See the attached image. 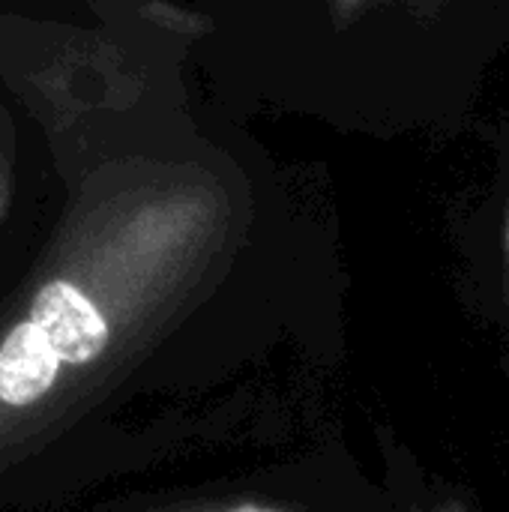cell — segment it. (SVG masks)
Segmentation results:
<instances>
[{
  "mask_svg": "<svg viewBox=\"0 0 509 512\" xmlns=\"http://www.w3.org/2000/svg\"><path fill=\"white\" fill-rule=\"evenodd\" d=\"M147 512H288L273 504H258V501H189V504H171L159 510Z\"/></svg>",
  "mask_w": 509,
  "mask_h": 512,
  "instance_id": "cell-1",
  "label": "cell"
},
{
  "mask_svg": "<svg viewBox=\"0 0 509 512\" xmlns=\"http://www.w3.org/2000/svg\"><path fill=\"white\" fill-rule=\"evenodd\" d=\"M426 512H468L459 501H444V504H438V507H432V510Z\"/></svg>",
  "mask_w": 509,
  "mask_h": 512,
  "instance_id": "cell-2",
  "label": "cell"
},
{
  "mask_svg": "<svg viewBox=\"0 0 509 512\" xmlns=\"http://www.w3.org/2000/svg\"><path fill=\"white\" fill-rule=\"evenodd\" d=\"M507 258H509V222H507Z\"/></svg>",
  "mask_w": 509,
  "mask_h": 512,
  "instance_id": "cell-3",
  "label": "cell"
}]
</instances>
